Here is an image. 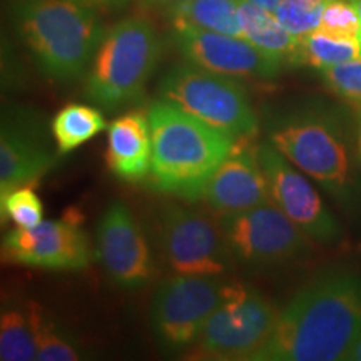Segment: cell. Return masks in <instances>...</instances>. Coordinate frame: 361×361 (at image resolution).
I'll use <instances>...</instances> for the list:
<instances>
[{
  "label": "cell",
  "instance_id": "cell-1",
  "mask_svg": "<svg viewBox=\"0 0 361 361\" xmlns=\"http://www.w3.org/2000/svg\"><path fill=\"white\" fill-rule=\"evenodd\" d=\"M361 336V273L326 269L279 311L276 324L250 361L348 360Z\"/></svg>",
  "mask_w": 361,
  "mask_h": 361
},
{
  "label": "cell",
  "instance_id": "cell-2",
  "mask_svg": "<svg viewBox=\"0 0 361 361\" xmlns=\"http://www.w3.org/2000/svg\"><path fill=\"white\" fill-rule=\"evenodd\" d=\"M268 142L319 184L338 204L356 206L361 194L356 126L345 109L323 99H301L266 114Z\"/></svg>",
  "mask_w": 361,
  "mask_h": 361
},
{
  "label": "cell",
  "instance_id": "cell-3",
  "mask_svg": "<svg viewBox=\"0 0 361 361\" xmlns=\"http://www.w3.org/2000/svg\"><path fill=\"white\" fill-rule=\"evenodd\" d=\"M147 121L152 139L151 186L184 201L201 200L239 139L166 101L149 107Z\"/></svg>",
  "mask_w": 361,
  "mask_h": 361
},
{
  "label": "cell",
  "instance_id": "cell-4",
  "mask_svg": "<svg viewBox=\"0 0 361 361\" xmlns=\"http://www.w3.org/2000/svg\"><path fill=\"white\" fill-rule=\"evenodd\" d=\"M8 17L40 74L59 84L82 78L106 34L96 11L75 0H11Z\"/></svg>",
  "mask_w": 361,
  "mask_h": 361
},
{
  "label": "cell",
  "instance_id": "cell-5",
  "mask_svg": "<svg viewBox=\"0 0 361 361\" xmlns=\"http://www.w3.org/2000/svg\"><path fill=\"white\" fill-rule=\"evenodd\" d=\"M161 35L142 17H128L106 30L85 75L84 94L107 112L142 101L162 59Z\"/></svg>",
  "mask_w": 361,
  "mask_h": 361
},
{
  "label": "cell",
  "instance_id": "cell-6",
  "mask_svg": "<svg viewBox=\"0 0 361 361\" xmlns=\"http://www.w3.org/2000/svg\"><path fill=\"white\" fill-rule=\"evenodd\" d=\"M157 87L162 101L174 104L234 139H250L259 133L258 116L245 85L236 78L188 62L171 67Z\"/></svg>",
  "mask_w": 361,
  "mask_h": 361
},
{
  "label": "cell",
  "instance_id": "cell-7",
  "mask_svg": "<svg viewBox=\"0 0 361 361\" xmlns=\"http://www.w3.org/2000/svg\"><path fill=\"white\" fill-rule=\"evenodd\" d=\"M279 311L256 288L226 283L218 308L196 340V358L251 360L273 331Z\"/></svg>",
  "mask_w": 361,
  "mask_h": 361
},
{
  "label": "cell",
  "instance_id": "cell-8",
  "mask_svg": "<svg viewBox=\"0 0 361 361\" xmlns=\"http://www.w3.org/2000/svg\"><path fill=\"white\" fill-rule=\"evenodd\" d=\"M218 276L176 274L162 281L152 296L151 326L164 353H180L196 343L223 298Z\"/></svg>",
  "mask_w": 361,
  "mask_h": 361
},
{
  "label": "cell",
  "instance_id": "cell-9",
  "mask_svg": "<svg viewBox=\"0 0 361 361\" xmlns=\"http://www.w3.org/2000/svg\"><path fill=\"white\" fill-rule=\"evenodd\" d=\"M219 226L233 258L246 266L273 268L310 250V238L274 202L221 216Z\"/></svg>",
  "mask_w": 361,
  "mask_h": 361
},
{
  "label": "cell",
  "instance_id": "cell-10",
  "mask_svg": "<svg viewBox=\"0 0 361 361\" xmlns=\"http://www.w3.org/2000/svg\"><path fill=\"white\" fill-rule=\"evenodd\" d=\"M159 245L178 274L219 276L231 269L234 261L221 226L179 204L162 207Z\"/></svg>",
  "mask_w": 361,
  "mask_h": 361
},
{
  "label": "cell",
  "instance_id": "cell-11",
  "mask_svg": "<svg viewBox=\"0 0 361 361\" xmlns=\"http://www.w3.org/2000/svg\"><path fill=\"white\" fill-rule=\"evenodd\" d=\"M52 130L40 112L25 106H4L0 126V197L34 184L59 162Z\"/></svg>",
  "mask_w": 361,
  "mask_h": 361
},
{
  "label": "cell",
  "instance_id": "cell-12",
  "mask_svg": "<svg viewBox=\"0 0 361 361\" xmlns=\"http://www.w3.org/2000/svg\"><path fill=\"white\" fill-rule=\"evenodd\" d=\"M271 201L313 241L333 245L343 238L341 224L303 171L276 147L263 142L256 147Z\"/></svg>",
  "mask_w": 361,
  "mask_h": 361
},
{
  "label": "cell",
  "instance_id": "cell-13",
  "mask_svg": "<svg viewBox=\"0 0 361 361\" xmlns=\"http://www.w3.org/2000/svg\"><path fill=\"white\" fill-rule=\"evenodd\" d=\"M96 238L99 261L114 286L137 291L151 281L154 273L151 246L124 202L114 201L104 209Z\"/></svg>",
  "mask_w": 361,
  "mask_h": 361
},
{
  "label": "cell",
  "instance_id": "cell-14",
  "mask_svg": "<svg viewBox=\"0 0 361 361\" xmlns=\"http://www.w3.org/2000/svg\"><path fill=\"white\" fill-rule=\"evenodd\" d=\"M2 258L29 268L80 271L92 261L89 239L72 221H40L34 228L11 229L2 238Z\"/></svg>",
  "mask_w": 361,
  "mask_h": 361
},
{
  "label": "cell",
  "instance_id": "cell-15",
  "mask_svg": "<svg viewBox=\"0 0 361 361\" xmlns=\"http://www.w3.org/2000/svg\"><path fill=\"white\" fill-rule=\"evenodd\" d=\"M173 40L188 62L229 78L271 80L284 67L245 37L173 27Z\"/></svg>",
  "mask_w": 361,
  "mask_h": 361
},
{
  "label": "cell",
  "instance_id": "cell-16",
  "mask_svg": "<svg viewBox=\"0 0 361 361\" xmlns=\"http://www.w3.org/2000/svg\"><path fill=\"white\" fill-rule=\"evenodd\" d=\"M239 139L233 152L216 169L201 200L221 216L238 214L271 202L258 151Z\"/></svg>",
  "mask_w": 361,
  "mask_h": 361
},
{
  "label": "cell",
  "instance_id": "cell-17",
  "mask_svg": "<svg viewBox=\"0 0 361 361\" xmlns=\"http://www.w3.org/2000/svg\"><path fill=\"white\" fill-rule=\"evenodd\" d=\"M152 139L147 116L137 111L116 117L107 130L106 162L117 179L141 183L151 174Z\"/></svg>",
  "mask_w": 361,
  "mask_h": 361
},
{
  "label": "cell",
  "instance_id": "cell-18",
  "mask_svg": "<svg viewBox=\"0 0 361 361\" xmlns=\"http://www.w3.org/2000/svg\"><path fill=\"white\" fill-rule=\"evenodd\" d=\"M239 17H241L245 39L250 40L252 45L276 59L284 67L300 66L301 39L284 29L273 12L264 11L247 0H241Z\"/></svg>",
  "mask_w": 361,
  "mask_h": 361
},
{
  "label": "cell",
  "instance_id": "cell-19",
  "mask_svg": "<svg viewBox=\"0 0 361 361\" xmlns=\"http://www.w3.org/2000/svg\"><path fill=\"white\" fill-rule=\"evenodd\" d=\"M241 0H189L166 16L173 27H191L234 37H245L241 17Z\"/></svg>",
  "mask_w": 361,
  "mask_h": 361
},
{
  "label": "cell",
  "instance_id": "cell-20",
  "mask_svg": "<svg viewBox=\"0 0 361 361\" xmlns=\"http://www.w3.org/2000/svg\"><path fill=\"white\" fill-rule=\"evenodd\" d=\"M39 361H79L85 358L74 335L42 305L29 301Z\"/></svg>",
  "mask_w": 361,
  "mask_h": 361
},
{
  "label": "cell",
  "instance_id": "cell-21",
  "mask_svg": "<svg viewBox=\"0 0 361 361\" xmlns=\"http://www.w3.org/2000/svg\"><path fill=\"white\" fill-rule=\"evenodd\" d=\"M106 129L102 112L89 104H69L52 119L51 130L61 156L69 154Z\"/></svg>",
  "mask_w": 361,
  "mask_h": 361
},
{
  "label": "cell",
  "instance_id": "cell-22",
  "mask_svg": "<svg viewBox=\"0 0 361 361\" xmlns=\"http://www.w3.org/2000/svg\"><path fill=\"white\" fill-rule=\"evenodd\" d=\"M0 360L30 361L37 360L34 324L29 303L8 305L0 314Z\"/></svg>",
  "mask_w": 361,
  "mask_h": 361
},
{
  "label": "cell",
  "instance_id": "cell-23",
  "mask_svg": "<svg viewBox=\"0 0 361 361\" xmlns=\"http://www.w3.org/2000/svg\"><path fill=\"white\" fill-rule=\"evenodd\" d=\"M355 59H361L360 40L333 37L322 30H316L308 37L301 39L300 66H310L322 71L324 67L338 66Z\"/></svg>",
  "mask_w": 361,
  "mask_h": 361
},
{
  "label": "cell",
  "instance_id": "cell-24",
  "mask_svg": "<svg viewBox=\"0 0 361 361\" xmlns=\"http://www.w3.org/2000/svg\"><path fill=\"white\" fill-rule=\"evenodd\" d=\"M326 2L328 0H281L274 16L295 37L305 39L322 25Z\"/></svg>",
  "mask_w": 361,
  "mask_h": 361
},
{
  "label": "cell",
  "instance_id": "cell-25",
  "mask_svg": "<svg viewBox=\"0 0 361 361\" xmlns=\"http://www.w3.org/2000/svg\"><path fill=\"white\" fill-rule=\"evenodd\" d=\"M2 221H11L17 228H34L44 221V206L32 184L12 189L0 197Z\"/></svg>",
  "mask_w": 361,
  "mask_h": 361
},
{
  "label": "cell",
  "instance_id": "cell-26",
  "mask_svg": "<svg viewBox=\"0 0 361 361\" xmlns=\"http://www.w3.org/2000/svg\"><path fill=\"white\" fill-rule=\"evenodd\" d=\"M319 78L338 99L361 109V59L324 67L319 71Z\"/></svg>",
  "mask_w": 361,
  "mask_h": 361
},
{
  "label": "cell",
  "instance_id": "cell-27",
  "mask_svg": "<svg viewBox=\"0 0 361 361\" xmlns=\"http://www.w3.org/2000/svg\"><path fill=\"white\" fill-rule=\"evenodd\" d=\"M318 30L333 37L361 42V16L355 0H328Z\"/></svg>",
  "mask_w": 361,
  "mask_h": 361
},
{
  "label": "cell",
  "instance_id": "cell-28",
  "mask_svg": "<svg viewBox=\"0 0 361 361\" xmlns=\"http://www.w3.org/2000/svg\"><path fill=\"white\" fill-rule=\"evenodd\" d=\"M189 2V0H142V4L149 8H156V11H161L164 13H169L174 11L176 7L183 6V4Z\"/></svg>",
  "mask_w": 361,
  "mask_h": 361
},
{
  "label": "cell",
  "instance_id": "cell-29",
  "mask_svg": "<svg viewBox=\"0 0 361 361\" xmlns=\"http://www.w3.org/2000/svg\"><path fill=\"white\" fill-rule=\"evenodd\" d=\"M75 2L85 4V6L90 7H107V8H117L123 7L126 4L130 2V0H75Z\"/></svg>",
  "mask_w": 361,
  "mask_h": 361
},
{
  "label": "cell",
  "instance_id": "cell-30",
  "mask_svg": "<svg viewBox=\"0 0 361 361\" xmlns=\"http://www.w3.org/2000/svg\"><path fill=\"white\" fill-rule=\"evenodd\" d=\"M247 2L255 4V6H258L261 8H264V11L274 13V11H276L281 0H247Z\"/></svg>",
  "mask_w": 361,
  "mask_h": 361
},
{
  "label": "cell",
  "instance_id": "cell-31",
  "mask_svg": "<svg viewBox=\"0 0 361 361\" xmlns=\"http://www.w3.org/2000/svg\"><path fill=\"white\" fill-rule=\"evenodd\" d=\"M356 144H358V156L361 162V109L358 111V117H356Z\"/></svg>",
  "mask_w": 361,
  "mask_h": 361
},
{
  "label": "cell",
  "instance_id": "cell-32",
  "mask_svg": "<svg viewBox=\"0 0 361 361\" xmlns=\"http://www.w3.org/2000/svg\"><path fill=\"white\" fill-rule=\"evenodd\" d=\"M348 360H356V361H361V336L360 340L355 343V346L351 348L350 355H348Z\"/></svg>",
  "mask_w": 361,
  "mask_h": 361
},
{
  "label": "cell",
  "instance_id": "cell-33",
  "mask_svg": "<svg viewBox=\"0 0 361 361\" xmlns=\"http://www.w3.org/2000/svg\"><path fill=\"white\" fill-rule=\"evenodd\" d=\"M355 4H356V7H358V11H360V16H361V0H355Z\"/></svg>",
  "mask_w": 361,
  "mask_h": 361
}]
</instances>
